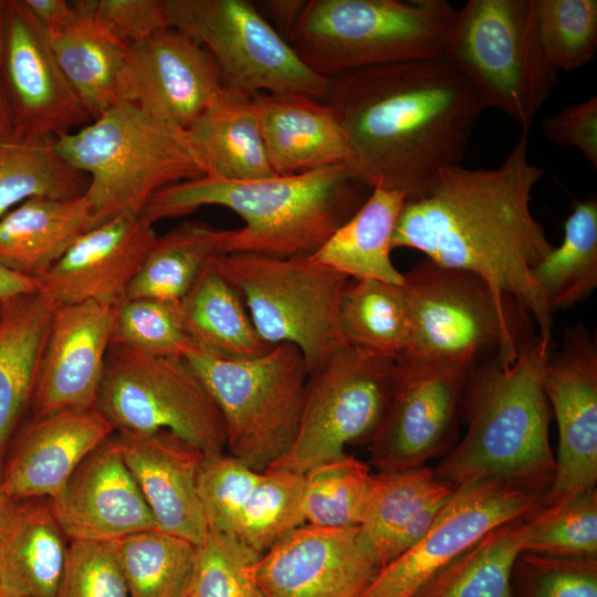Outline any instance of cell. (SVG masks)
<instances>
[{
    "label": "cell",
    "mask_w": 597,
    "mask_h": 597,
    "mask_svg": "<svg viewBox=\"0 0 597 597\" xmlns=\"http://www.w3.org/2000/svg\"><path fill=\"white\" fill-rule=\"evenodd\" d=\"M3 6L4 0H0V132L11 133V126L8 118L6 104L2 93V83H1V59H2V34H3Z\"/></svg>",
    "instance_id": "cell-53"
},
{
    "label": "cell",
    "mask_w": 597,
    "mask_h": 597,
    "mask_svg": "<svg viewBox=\"0 0 597 597\" xmlns=\"http://www.w3.org/2000/svg\"><path fill=\"white\" fill-rule=\"evenodd\" d=\"M457 10L446 0H308L286 41L325 77L444 55Z\"/></svg>",
    "instance_id": "cell-7"
},
{
    "label": "cell",
    "mask_w": 597,
    "mask_h": 597,
    "mask_svg": "<svg viewBox=\"0 0 597 597\" xmlns=\"http://www.w3.org/2000/svg\"><path fill=\"white\" fill-rule=\"evenodd\" d=\"M536 20L543 50L558 72L577 70L594 59L596 0H536Z\"/></svg>",
    "instance_id": "cell-44"
},
{
    "label": "cell",
    "mask_w": 597,
    "mask_h": 597,
    "mask_svg": "<svg viewBox=\"0 0 597 597\" xmlns=\"http://www.w3.org/2000/svg\"><path fill=\"white\" fill-rule=\"evenodd\" d=\"M86 3L98 24L126 45L169 27L165 0H86Z\"/></svg>",
    "instance_id": "cell-48"
},
{
    "label": "cell",
    "mask_w": 597,
    "mask_h": 597,
    "mask_svg": "<svg viewBox=\"0 0 597 597\" xmlns=\"http://www.w3.org/2000/svg\"><path fill=\"white\" fill-rule=\"evenodd\" d=\"M452 491L427 465L376 474L359 527L380 568L425 536Z\"/></svg>",
    "instance_id": "cell-26"
},
{
    "label": "cell",
    "mask_w": 597,
    "mask_h": 597,
    "mask_svg": "<svg viewBox=\"0 0 597 597\" xmlns=\"http://www.w3.org/2000/svg\"><path fill=\"white\" fill-rule=\"evenodd\" d=\"M543 387L559 434L556 473L542 506L557 505L597 483V345L583 326L552 349Z\"/></svg>",
    "instance_id": "cell-17"
},
{
    "label": "cell",
    "mask_w": 597,
    "mask_h": 597,
    "mask_svg": "<svg viewBox=\"0 0 597 597\" xmlns=\"http://www.w3.org/2000/svg\"><path fill=\"white\" fill-rule=\"evenodd\" d=\"M522 130L496 168L459 165L442 169L422 197L408 200L398 218L392 249L410 248L440 266L478 275L494 293L515 300L552 338V312L531 269L554 248L531 211L544 170L527 157Z\"/></svg>",
    "instance_id": "cell-2"
},
{
    "label": "cell",
    "mask_w": 597,
    "mask_h": 597,
    "mask_svg": "<svg viewBox=\"0 0 597 597\" xmlns=\"http://www.w3.org/2000/svg\"><path fill=\"white\" fill-rule=\"evenodd\" d=\"M544 494L482 480L453 489L425 536L386 564L359 597H411L437 570L492 530L542 506Z\"/></svg>",
    "instance_id": "cell-15"
},
{
    "label": "cell",
    "mask_w": 597,
    "mask_h": 597,
    "mask_svg": "<svg viewBox=\"0 0 597 597\" xmlns=\"http://www.w3.org/2000/svg\"><path fill=\"white\" fill-rule=\"evenodd\" d=\"M471 83L484 108L530 130L559 72L537 30L536 0H470L457 10L444 55Z\"/></svg>",
    "instance_id": "cell-8"
},
{
    "label": "cell",
    "mask_w": 597,
    "mask_h": 597,
    "mask_svg": "<svg viewBox=\"0 0 597 597\" xmlns=\"http://www.w3.org/2000/svg\"><path fill=\"white\" fill-rule=\"evenodd\" d=\"M259 557L232 536L208 530L197 547L190 597H264L253 573Z\"/></svg>",
    "instance_id": "cell-45"
},
{
    "label": "cell",
    "mask_w": 597,
    "mask_h": 597,
    "mask_svg": "<svg viewBox=\"0 0 597 597\" xmlns=\"http://www.w3.org/2000/svg\"><path fill=\"white\" fill-rule=\"evenodd\" d=\"M406 202L401 192L374 188L360 208L313 254L349 280L404 284L394 265L392 235Z\"/></svg>",
    "instance_id": "cell-32"
},
{
    "label": "cell",
    "mask_w": 597,
    "mask_h": 597,
    "mask_svg": "<svg viewBox=\"0 0 597 597\" xmlns=\"http://www.w3.org/2000/svg\"><path fill=\"white\" fill-rule=\"evenodd\" d=\"M66 542L50 503L17 502L0 538V596L57 597Z\"/></svg>",
    "instance_id": "cell-28"
},
{
    "label": "cell",
    "mask_w": 597,
    "mask_h": 597,
    "mask_svg": "<svg viewBox=\"0 0 597 597\" xmlns=\"http://www.w3.org/2000/svg\"><path fill=\"white\" fill-rule=\"evenodd\" d=\"M40 291V282L18 273H14L0 264V301L11 297L36 293Z\"/></svg>",
    "instance_id": "cell-52"
},
{
    "label": "cell",
    "mask_w": 597,
    "mask_h": 597,
    "mask_svg": "<svg viewBox=\"0 0 597 597\" xmlns=\"http://www.w3.org/2000/svg\"><path fill=\"white\" fill-rule=\"evenodd\" d=\"M552 314L586 298L597 286V199L574 200L564 238L531 269Z\"/></svg>",
    "instance_id": "cell-37"
},
{
    "label": "cell",
    "mask_w": 597,
    "mask_h": 597,
    "mask_svg": "<svg viewBox=\"0 0 597 597\" xmlns=\"http://www.w3.org/2000/svg\"><path fill=\"white\" fill-rule=\"evenodd\" d=\"M111 345L151 355L184 358L193 345L184 329L180 300H123L115 306Z\"/></svg>",
    "instance_id": "cell-43"
},
{
    "label": "cell",
    "mask_w": 597,
    "mask_h": 597,
    "mask_svg": "<svg viewBox=\"0 0 597 597\" xmlns=\"http://www.w3.org/2000/svg\"><path fill=\"white\" fill-rule=\"evenodd\" d=\"M303 4L304 1L301 0H269L263 2L268 13L271 15V24L285 40Z\"/></svg>",
    "instance_id": "cell-51"
},
{
    "label": "cell",
    "mask_w": 597,
    "mask_h": 597,
    "mask_svg": "<svg viewBox=\"0 0 597 597\" xmlns=\"http://www.w3.org/2000/svg\"><path fill=\"white\" fill-rule=\"evenodd\" d=\"M552 349L537 334L513 362L494 357L472 370L461 406L468 428L433 469L439 481L453 490L492 480L545 495L556 473L543 387Z\"/></svg>",
    "instance_id": "cell-3"
},
{
    "label": "cell",
    "mask_w": 597,
    "mask_h": 597,
    "mask_svg": "<svg viewBox=\"0 0 597 597\" xmlns=\"http://www.w3.org/2000/svg\"><path fill=\"white\" fill-rule=\"evenodd\" d=\"M543 134L561 147L578 149L597 167V98L569 104L542 122Z\"/></svg>",
    "instance_id": "cell-49"
},
{
    "label": "cell",
    "mask_w": 597,
    "mask_h": 597,
    "mask_svg": "<svg viewBox=\"0 0 597 597\" xmlns=\"http://www.w3.org/2000/svg\"><path fill=\"white\" fill-rule=\"evenodd\" d=\"M115 325V306L54 310L30 401L34 417L95 409Z\"/></svg>",
    "instance_id": "cell-20"
},
{
    "label": "cell",
    "mask_w": 597,
    "mask_h": 597,
    "mask_svg": "<svg viewBox=\"0 0 597 597\" xmlns=\"http://www.w3.org/2000/svg\"><path fill=\"white\" fill-rule=\"evenodd\" d=\"M303 475L301 504L305 523L322 527L360 526L376 479L368 464L346 454Z\"/></svg>",
    "instance_id": "cell-41"
},
{
    "label": "cell",
    "mask_w": 597,
    "mask_h": 597,
    "mask_svg": "<svg viewBox=\"0 0 597 597\" xmlns=\"http://www.w3.org/2000/svg\"><path fill=\"white\" fill-rule=\"evenodd\" d=\"M270 165L276 176L346 165L345 133L328 102L305 95L253 96Z\"/></svg>",
    "instance_id": "cell-25"
},
{
    "label": "cell",
    "mask_w": 597,
    "mask_h": 597,
    "mask_svg": "<svg viewBox=\"0 0 597 597\" xmlns=\"http://www.w3.org/2000/svg\"><path fill=\"white\" fill-rule=\"evenodd\" d=\"M524 519L485 534L437 570L411 597H514L512 577L522 553L520 532Z\"/></svg>",
    "instance_id": "cell-36"
},
{
    "label": "cell",
    "mask_w": 597,
    "mask_h": 597,
    "mask_svg": "<svg viewBox=\"0 0 597 597\" xmlns=\"http://www.w3.org/2000/svg\"><path fill=\"white\" fill-rule=\"evenodd\" d=\"M1 83L17 138L55 140L93 121L24 0H4Z\"/></svg>",
    "instance_id": "cell-14"
},
{
    "label": "cell",
    "mask_w": 597,
    "mask_h": 597,
    "mask_svg": "<svg viewBox=\"0 0 597 597\" xmlns=\"http://www.w3.org/2000/svg\"><path fill=\"white\" fill-rule=\"evenodd\" d=\"M57 597H129L113 543L71 541Z\"/></svg>",
    "instance_id": "cell-47"
},
{
    "label": "cell",
    "mask_w": 597,
    "mask_h": 597,
    "mask_svg": "<svg viewBox=\"0 0 597 597\" xmlns=\"http://www.w3.org/2000/svg\"><path fill=\"white\" fill-rule=\"evenodd\" d=\"M338 324L346 345L399 362L409 341L404 284L348 280L339 300Z\"/></svg>",
    "instance_id": "cell-35"
},
{
    "label": "cell",
    "mask_w": 597,
    "mask_h": 597,
    "mask_svg": "<svg viewBox=\"0 0 597 597\" xmlns=\"http://www.w3.org/2000/svg\"><path fill=\"white\" fill-rule=\"evenodd\" d=\"M371 189L343 165L304 174L233 181L211 177L163 188L142 214L153 224L220 206L244 222L229 230L220 254L313 255L365 202Z\"/></svg>",
    "instance_id": "cell-4"
},
{
    "label": "cell",
    "mask_w": 597,
    "mask_h": 597,
    "mask_svg": "<svg viewBox=\"0 0 597 597\" xmlns=\"http://www.w3.org/2000/svg\"><path fill=\"white\" fill-rule=\"evenodd\" d=\"M54 307L40 293L3 302L0 314V475L15 427L30 406Z\"/></svg>",
    "instance_id": "cell-30"
},
{
    "label": "cell",
    "mask_w": 597,
    "mask_h": 597,
    "mask_svg": "<svg viewBox=\"0 0 597 597\" xmlns=\"http://www.w3.org/2000/svg\"><path fill=\"white\" fill-rule=\"evenodd\" d=\"M326 102L342 123L353 175L406 201L426 195L442 169L461 163L485 109L443 56L336 75Z\"/></svg>",
    "instance_id": "cell-1"
},
{
    "label": "cell",
    "mask_w": 597,
    "mask_h": 597,
    "mask_svg": "<svg viewBox=\"0 0 597 597\" xmlns=\"http://www.w3.org/2000/svg\"><path fill=\"white\" fill-rule=\"evenodd\" d=\"M224 88L218 65L199 42L167 27L127 46L117 101L186 129Z\"/></svg>",
    "instance_id": "cell-16"
},
{
    "label": "cell",
    "mask_w": 597,
    "mask_h": 597,
    "mask_svg": "<svg viewBox=\"0 0 597 597\" xmlns=\"http://www.w3.org/2000/svg\"><path fill=\"white\" fill-rule=\"evenodd\" d=\"M303 479L304 475L284 469L264 470L226 534L255 554H264L305 524L301 504Z\"/></svg>",
    "instance_id": "cell-40"
},
{
    "label": "cell",
    "mask_w": 597,
    "mask_h": 597,
    "mask_svg": "<svg viewBox=\"0 0 597 597\" xmlns=\"http://www.w3.org/2000/svg\"><path fill=\"white\" fill-rule=\"evenodd\" d=\"M380 569L359 526L293 530L254 565L264 597H359Z\"/></svg>",
    "instance_id": "cell-18"
},
{
    "label": "cell",
    "mask_w": 597,
    "mask_h": 597,
    "mask_svg": "<svg viewBox=\"0 0 597 597\" xmlns=\"http://www.w3.org/2000/svg\"><path fill=\"white\" fill-rule=\"evenodd\" d=\"M397 381L395 359L348 345L341 347L308 375L295 441L270 468L303 475L318 464L346 455L347 446L369 444Z\"/></svg>",
    "instance_id": "cell-13"
},
{
    "label": "cell",
    "mask_w": 597,
    "mask_h": 597,
    "mask_svg": "<svg viewBox=\"0 0 597 597\" xmlns=\"http://www.w3.org/2000/svg\"><path fill=\"white\" fill-rule=\"evenodd\" d=\"M1 538V537H0Z\"/></svg>",
    "instance_id": "cell-57"
},
{
    "label": "cell",
    "mask_w": 597,
    "mask_h": 597,
    "mask_svg": "<svg viewBox=\"0 0 597 597\" xmlns=\"http://www.w3.org/2000/svg\"><path fill=\"white\" fill-rule=\"evenodd\" d=\"M114 431L96 408L34 417L4 460L0 475L3 493L15 502L55 496Z\"/></svg>",
    "instance_id": "cell-24"
},
{
    "label": "cell",
    "mask_w": 597,
    "mask_h": 597,
    "mask_svg": "<svg viewBox=\"0 0 597 597\" xmlns=\"http://www.w3.org/2000/svg\"><path fill=\"white\" fill-rule=\"evenodd\" d=\"M184 329L195 348L222 360H245L273 345L258 333L242 296L213 261L180 300Z\"/></svg>",
    "instance_id": "cell-31"
},
{
    "label": "cell",
    "mask_w": 597,
    "mask_h": 597,
    "mask_svg": "<svg viewBox=\"0 0 597 597\" xmlns=\"http://www.w3.org/2000/svg\"><path fill=\"white\" fill-rule=\"evenodd\" d=\"M157 234L142 213L122 214L81 235L39 280L54 307L84 302L116 306Z\"/></svg>",
    "instance_id": "cell-21"
},
{
    "label": "cell",
    "mask_w": 597,
    "mask_h": 597,
    "mask_svg": "<svg viewBox=\"0 0 597 597\" xmlns=\"http://www.w3.org/2000/svg\"><path fill=\"white\" fill-rule=\"evenodd\" d=\"M213 265L242 296L259 335L297 347L310 374L346 345L338 324L345 274L312 256L227 253Z\"/></svg>",
    "instance_id": "cell-10"
},
{
    "label": "cell",
    "mask_w": 597,
    "mask_h": 597,
    "mask_svg": "<svg viewBox=\"0 0 597 597\" xmlns=\"http://www.w3.org/2000/svg\"><path fill=\"white\" fill-rule=\"evenodd\" d=\"M2 304H3V302L0 301V314H1V311H2Z\"/></svg>",
    "instance_id": "cell-55"
},
{
    "label": "cell",
    "mask_w": 597,
    "mask_h": 597,
    "mask_svg": "<svg viewBox=\"0 0 597 597\" xmlns=\"http://www.w3.org/2000/svg\"><path fill=\"white\" fill-rule=\"evenodd\" d=\"M114 438L158 530L199 545L208 533L198 492L205 453L166 430Z\"/></svg>",
    "instance_id": "cell-23"
},
{
    "label": "cell",
    "mask_w": 597,
    "mask_h": 597,
    "mask_svg": "<svg viewBox=\"0 0 597 597\" xmlns=\"http://www.w3.org/2000/svg\"><path fill=\"white\" fill-rule=\"evenodd\" d=\"M96 409L115 431L166 430L205 455L226 450L222 417L185 358L111 345Z\"/></svg>",
    "instance_id": "cell-11"
},
{
    "label": "cell",
    "mask_w": 597,
    "mask_h": 597,
    "mask_svg": "<svg viewBox=\"0 0 597 597\" xmlns=\"http://www.w3.org/2000/svg\"><path fill=\"white\" fill-rule=\"evenodd\" d=\"M514 597H597V557L523 552L512 577Z\"/></svg>",
    "instance_id": "cell-46"
},
{
    "label": "cell",
    "mask_w": 597,
    "mask_h": 597,
    "mask_svg": "<svg viewBox=\"0 0 597 597\" xmlns=\"http://www.w3.org/2000/svg\"><path fill=\"white\" fill-rule=\"evenodd\" d=\"M522 553L557 557H597V491L585 490L554 506H541L525 517L520 532Z\"/></svg>",
    "instance_id": "cell-42"
},
{
    "label": "cell",
    "mask_w": 597,
    "mask_h": 597,
    "mask_svg": "<svg viewBox=\"0 0 597 597\" xmlns=\"http://www.w3.org/2000/svg\"><path fill=\"white\" fill-rule=\"evenodd\" d=\"M404 276L409 341L397 363L406 374L473 370L494 357L510 363L534 336L530 314L475 274L426 259Z\"/></svg>",
    "instance_id": "cell-5"
},
{
    "label": "cell",
    "mask_w": 597,
    "mask_h": 597,
    "mask_svg": "<svg viewBox=\"0 0 597 597\" xmlns=\"http://www.w3.org/2000/svg\"><path fill=\"white\" fill-rule=\"evenodd\" d=\"M224 423L228 454L255 471L281 460L298 432L308 368L292 344L262 356L222 360L191 347L184 356Z\"/></svg>",
    "instance_id": "cell-9"
},
{
    "label": "cell",
    "mask_w": 597,
    "mask_h": 597,
    "mask_svg": "<svg viewBox=\"0 0 597 597\" xmlns=\"http://www.w3.org/2000/svg\"><path fill=\"white\" fill-rule=\"evenodd\" d=\"M228 232L197 220L184 221L157 235L125 298L181 300L220 255Z\"/></svg>",
    "instance_id": "cell-34"
},
{
    "label": "cell",
    "mask_w": 597,
    "mask_h": 597,
    "mask_svg": "<svg viewBox=\"0 0 597 597\" xmlns=\"http://www.w3.org/2000/svg\"><path fill=\"white\" fill-rule=\"evenodd\" d=\"M168 24L203 45L223 86L250 96L327 101L331 78L312 71L255 4L247 0H165Z\"/></svg>",
    "instance_id": "cell-12"
},
{
    "label": "cell",
    "mask_w": 597,
    "mask_h": 597,
    "mask_svg": "<svg viewBox=\"0 0 597 597\" xmlns=\"http://www.w3.org/2000/svg\"><path fill=\"white\" fill-rule=\"evenodd\" d=\"M129 597H190L198 545L160 530L113 541Z\"/></svg>",
    "instance_id": "cell-38"
},
{
    "label": "cell",
    "mask_w": 597,
    "mask_h": 597,
    "mask_svg": "<svg viewBox=\"0 0 597 597\" xmlns=\"http://www.w3.org/2000/svg\"><path fill=\"white\" fill-rule=\"evenodd\" d=\"M17 502L9 499L0 486V537L6 531L12 516Z\"/></svg>",
    "instance_id": "cell-54"
},
{
    "label": "cell",
    "mask_w": 597,
    "mask_h": 597,
    "mask_svg": "<svg viewBox=\"0 0 597 597\" xmlns=\"http://www.w3.org/2000/svg\"><path fill=\"white\" fill-rule=\"evenodd\" d=\"M50 505L70 541L113 542L158 530L114 433L84 459Z\"/></svg>",
    "instance_id": "cell-22"
},
{
    "label": "cell",
    "mask_w": 597,
    "mask_h": 597,
    "mask_svg": "<svg viewBox=\"0 0 597 597\" xmlns=\"http://www.w3.org/2000/svg\"><path fill=\"white\" fill-rule=\"evenodd\" d=\"M0 597H3V596H0Z\"/></svg>",
    "instance_id": "cell-56"
},
{
    "label": "cell",
    "mask_w": 597,
    "mask_h": 597,
    "mask_svg": "<svg viewBox=\"0 0 597 597\" xmlns=\"http://www.w3.org/2000/svg\"><path fill=\"white\" fill-rule=\"evenodd\" d=\"M73 2V22L48 36L64 75L95 119L117 103L116 78L128 45L98 24L86 0Z\"/></svg>",
    "instance_id": "cell-33"
},
{
    "label": "cell",
    "mask_w": 597,
    "mask_h": 597,
    "mask_svg": "<svg viewBox=\"0 0 597 597\" xmlns=\"http://www.w3.org/2000/svg\"><path fill=\"white\" fill-rule=\"evenodd\" d=\"M54 140L28 142L0 132V218L32 197L72 199L88 178L56 153Z\"/></svg>",
    "instance_id": "cell-39"
},
{
    "label": "cell",
    "mask_w": 597,
    "mask_h": 597,
    "mask_svg": "<svg viewBox=\"0 0 597 597\" xmlns=\"http://www.w3.org/2000/svg\"><path fill=\"white\" fill-rule=\"evenodd\" d=\"M96 226L84 193L72 199L29 198L0 218V264L39 281Z\"/></svg>",
    "instance_id": "cell-27"
},
{
    "label": "cell",
    "mask_w": 597,
    "mask_h": 597,
    "mask_svg": "<svg viewBox=\"0 0 597 597\" xmlns=\"http://www.w3.org/2000/svg\"><path fill=\"white\" fill-rule=\"evenodd\" d=\"M24 2L49 36L62 32L76 17L73 1L24 0Z\"/></svg>",
    "instance_id": "cell-50"
},
{
    "label": "cell",
    "mask_w": 597,
    "mask_h": 597,
    "mask_svg": "<svg viewBox=\"0 0 597 597\" xmlns=\"http://www.w3.org/2000/svg\"><path fill=\"white\" fill-rule=\"evenodd\" d=\"M185 130L207 177L245 181L276 176L268 158L253 96L224 87Z\"/></svg>",
    "instance_id": "cell-29"
},
{
    "label": "cell",
    "mask_w": 597,
    "mask_h": 597,
    "mask_svg": "<svg viewBox=\"0 0 597 597\" xmlns=\"http://www.w3.org/2000/svg\"><path fill=\"white\" fill-rule=\"evenodd\" d=\"M53 144L69 166L87 176L84 196L98 226L139 214L163 188L206 176L185 129L123 101Z\"/></svg>",
    "instance_id": "cell-6"
},
{
    "label": "cell",
    "mask_w": 597,
    "mask_h": 597,
    "mask_svg": "<svg viewBox=\"0 0 597 597\" xmlns=\"http://www.w3.org/2000/svg\"><path fill=\"white\" fill-rule=\"evenodd\" d=\"M472 370L410 375L398 366V381L386 415L369 442L379 472L419 469L453 439Z\"/></svg>",
    "instance_id": "cell-19"
}]
</instances>
